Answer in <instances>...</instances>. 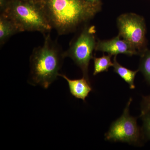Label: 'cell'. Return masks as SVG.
<instances>
[{"label":"cell","instance_id":"6","mask_svg":"<svg viewBox=\"0 0 150 150\" xmlns=\"http://www.w3.org/2000/svg\"><path fill=\"white\" fill-rule=\"evenodd\" d=\"M118 35L130 43L139 56L147 50L144 19L136 13L122 14L116 20Z\"/></svg>","mask_w":150,"mask_h":150},{"label":"cell","instance_id":"2","mask_svg":"<svg viewBox=\"0 0 150 150\" xmlns=\"http://www.w3.org/2000/svg\"><path fill=\"white\" fill-rule=\"evenodd\" d=\"M42 46L34 48L30 58L28 83L47 89L59 76L65 58L59 44L51 39L50 33L44 35Z\"/></svg>","mask_w":150,"mask_h":150},{"label":"cell","instance_id":"17","mask_svg":"<svg viewBox=\"0 0 150 150\" xmlns=\"http://www.w3.org/2000/svg\"><path fill=\"white\" fill-rule=\"evenodd\" d=\"M33 1H40V0H33Z\"/></svg>","mask_w":150,"mask_h":150},{"label":"cell","instance_id":"4","mask_svg":"<svg viewBox=\"0 0 150 150\" xmlns=\"http://www.w3.org/2000/svg\"><path fill=\"white\" fill-rule=\"evenodd\" d=\"M95 26L84 25L81 30L70 42L67 51L64 52L65 58L69 57L77 66L80 68L83 77L90 81L88 67L90 62L93 59L96 40Z\"/></svg>","mask_w":150,"mask_h":150},{"label":"cell","instance_id":"14","mask_svg":"<svg viewBox=\"0 0 150 150\" xmlns=\"http://www.w3.org/2000/svg\"><path fill=\"white\" fill-rule=\"evenodd\" d=\"M150 111V95L146 96H143L141 103V114Z\"/></svg>","mask_w":150,"mask_h":150},{"label":"cell","instance_id":"8","mask_svg":"<svg viewBox=\"0 0 150 150\" xmlns=\"http://www.w3.org/2000/svg\"><path fill=\"white\" fill-rule=\"evenodd\" d=\"M59 76L62 77L67 81L72 95L78 99L86 101V98L92 91L90 81L84 77L81 79L72 80L63 74H59Z\"/></svg>","mask_w":150,"mask_h":150},{"label":"cell","instance_id":"3","mask_svg":"<svg viewBox=\"0 0 150 150\" xmlns=\"http://www.w3.org/2000/svg\"><path fill=\"white\" fill-rule=\"evenodd\" d=\"M16 25L21 32L38 31L45 35L53 29L40 1L10 0L2 13Z\"/></svg>","mask_w":150,"mask_h":150},{"label":"cell","instance_id":"16","mask_svg":"<svg viewBox=\"0 0 150 150\" xmlns=\"http://www.w3.org/2000/svg\"><path fill=\"white\" fill-rule=\"evenodd\" d=\"M10 0H0V11L2 13L6 10Z\"/></svg>","mask_w":150,"mask_h":150},{"label":"cell","instance_id":"5","mask_svg":"<svg viewBox=\"0 0 150 150\" xmlns=\"http://www.w3.org/2000/svg\"><path fill=\"white\" fill-rule=\"evenodd\" d=\"M132 100L131 98H130L121 117L111 123L109 130L105 134L106 141L127 143L139 146L146 141L142 128L137 123V118L130 114L129 109Z\"/></svg>","mask_w":150,"mask_h":150},{"label":"cell","instance_id":"1","mask_svg":"<svg viewBox=\"0 0 150 150\" xmlns=\"http://www.w3.org/2000/svg\"><path fill=\"white\" fill-rule=\"evenodd\" d=\"M40 2L52 28L59 35L76 31L101 10L84 0H40Z\"/></svg>","mask_w":150,"mask_h":150},{"label":"cell","instance_id":"13","mask_svg":"<svg viewBox=\"0 0 150 150\" xmlns=\"http://www.w3.org/2000/svg\"><path fill=\"white\" fill-rule=\"evenodd\" d=\"M143 121L142 128L145 140H150V111L140 115Z\"/></svg>","mask_w":150,"mask_h":150},{"label":"cell","instance_id":"10","mask_svg":"<svg viewBox=\"0 0 150 150\" xmlns=\"http://www.w3.org/2000/svg\"><path fill=\"white\" fill-rule=\"evenodd\" d=\"M113 71L114 72L119 75L122 79L127 83L131 89H134L136 88L134 80L135 77L139 70L132 71L120 64L117 60V56H114L113 59Z\"/></svg>","mask_w":150,"mask_h":150},{"label":"cell","instance_id":"9","mask_svg":"<svg viewBox=\"0 0 150 150\" xmlns=\"http://www.w3.org/2000/svg\"><path fill=\"white\" fill-rule=\"evenodd\" d=\"M20 30L9 17L4 13L0 15V44L3 46L12 36Z\"/></svg>","mask_w":150,"mask_h":150},{"label":"cell","instance_id":"12","mask_svg":"<svg viewBox=\"0 0 150 150\" xmlns=\"http://www.w3.org/2000/svg\"><path fill=\"white\" fill-rule=\"evenodd\" d=\"M140 56L138 70L143 74L145 80L150 85V50H146Z\"/></svg>","mask_w":150,"mask_h":150},{"label":"cell","instance_id":"7","mask_svg":"<svg viewBox=\"0 0 150 150\" xmlns=\"http://www.w3.org/2000/svg\"><path fill=\"white\" fill-rule=\"evenodd\" d=\"M95 51H101L111 56H117L123 54L129 56L139 55V53L130 43L121 39L120 35L111 39L98 40L97 41Z\"/></svg>","mask_w":150,"mask_h":150},{"label":"cell","instance_id":"11","mask_svg":"<svg viewBox=\"0 0 150 150\" xmlns=\"http://www.w3.org/2000/svg\"><path fill=\"white\" fill-rule=\"evenodd\" d=\"M112 56L109 54L100 57H94L93 76H96L100 73L108 71L110 67H112L113 63L111 61Z\"/></svg>","mask_w":150,"mask_h":150},{"label":"cell","instance_id":"15","mask_svg":"<svg viewBox=\"0 0 150 150\" xmlns=\"http://www.w3.org/2000/svg\"><path fill=\"white\" fill-rule=\"evenodd\" d=\"M86 3L89 5L101 9V3L100 0H84Z\"/></svg>","mask_w":150,"mask_h":150}]
</instances>
